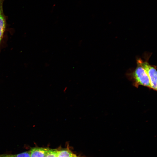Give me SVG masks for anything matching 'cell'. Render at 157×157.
<instances>
[{
    "label": "cell",
    "mask_w": 157,
    "mask_h": 157,
    "mask_svg": "<svg viewBox=\"0 0 157 157\" xmlns=\"http://www.w3.org/2000/svg\"><path fill=\"white\" fill-rule=\"evenodd\" d=\"M58 151L56 149H50L45 157H57Z\"/></svg>",
    "instance_id": "52a82bcc"
},
{
    "label": "cell",
    "mask_w": 157,
    "mask_h": 157,
    "mask_svg": "<svg viewBox=\"0 0 157 157\" xmlns=\"http://www.w3.org/2000/svg\"><path fill=\"white\" fill-rule=\"evenodd\" d=\"M73 154L70 150L64 149L58 151L57 157H72Z\"/></svg>",
    "instance_id": "5b68a950"
},
{
    "label": "cell",
    "mask_w": 157,
    "mask_h": 157,
    "mask_svg": "<svg viewBox=\"0 0 157 157\" xmlns=\"http://www.w3.org/2000/svg\"><path fill=\"white\" fill-rule=\"evenodd\" d=\"M0 157H30V156L29 151L15 155H0Z\"/></svg>",
    "instance_id": "8992f818"
},
{
    "label": "cell",
    "mask_w": 157,
    "mask_h": 157,
    "mask_svg": "<svg viewBox=\"0 0 157 157\" xmlns=\"http://www.w3.org/2000/svg\"><path fill=\"white\" fill-rule=\"evenodd\" d=\"M4 0H0V43L3 38L6 24V18L3 8Z\"/></svg>",
    "instance_id": "3957f363"
},
{
    "label": "cell",
    "mask_w": 157,
    "mask_h": 157,
    "mask_svg": "<svg viewBox=\"0 0 157 157\" xmlns=\"http://www.w3.org/2000/svg\"><path fill=\"white\" fill-rule=\"evenodd\" d=\"M141 59L137 60L136 68L129 73L128 76L135 87L138 88L139 85H142L151 89L149 78L141 64Z\"/></svg>",
    "instance_id": "6da1fadb"
},
{
    "label": "cell",
    "mask_w": 157,
    "mask_h": 157,
    "mask_svg": "<svg viewBox=\"0 0 157 157\" xmlns=\"http://www.w3.org/2000/svg\"><path fill=\"white\" fill-rule=\"evenodd\" d=\"M49 149L47 148H32L29 151L30 157H45L47 154Z\"/></svg>",
    "instance_id": "277c9868"
},
{
    "label": "cell",
    "mask_w": 157,
    "mask_h": 157,
    "mask_svg": "<svg viewBox=\"0 0 157 157\" xmlns=\"http://www.w3.org/2000/svg\"><path fill=\"white\" fill-rule=\"evenodd\" d=\"M141 64L146 72L150 81L151 89L157 90V71L155 66L150 65L147 61L141 60Z\"/></svg>",
    "instance_id": "7a4b0ae2"
},
{
    "label": "cell",
    "mask_w": 157,
    "mask_h": 157,
    "mask_svg": "<svg viewBox=\"0 0 157 157\" xmlns=\"http://www.w3.org/2000/svg\"><path fill=\"white\" fill-rule=\"evenodd\" d=\"M72 157H78L76 155L74 154Z\"/></svg>",
    "instance_id": "ba28073f"
}]
</instances>
